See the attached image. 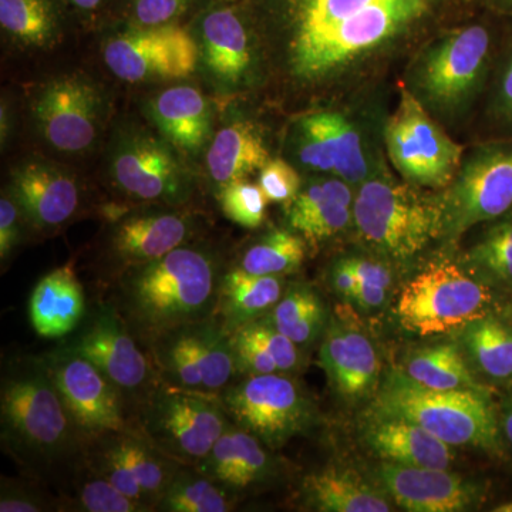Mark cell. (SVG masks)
Segmentation results:
<instances>
[{
    "label": "cell",
    "instance_id": "obj_1",
    "mask_svg": "<svg viewBox=\"0 0 512 512\" xmlns=\"http://www.w3.org/2000/svg\"><path fill=\"white\" fill-rule=\"evenodd\" d=\"M450 0H272L259 55L286 89L325 96L440 23Z\"/></svg>",
    "mask_w": 512,
    "mask_h": 512
},
{
    "label": "cell",
    "instance_id": "obj_2",
    "mask_svg": "<svg viewBox=\"0 0 512 512\" xmlns=\"http://www.w3.org/2000/svg\"><path fill=\"white\" fill-rule=\"evenodd\" d=\"M222 276L211 251L183 245L156 261L128 266L116 309L148 348L164 333L214 315Z\"/></svg>",
    "mask_w": 512,
    "mask_h": 512
},
{
    "label": "cell",
    "instance_id": "obj_3",
    "mask_svg": "<svg viewBox=\"0 0 512 512\" xmlns=\"http://www.w3.org/2000/svg\"><path fill=\"white\" fill-rule=\"evenodd\" d=\"M0 424L5 451L36 474L76 457L84 443L45 357L15 360L3 373Z\"/></svg>",
    "mask_w": 512,
    "mask_h": 512
},
{
    "label": "cell",
    "instance_id": "obj_4",
    "mask_svg": "<svg viewBox=\"0 0 512 512\" xmlns=\"http://www.w3.org/2000/svg\"><path fill=\"white\" fill-rule=\"evenodd\" d=\"M504 28L484 19L434 37L417 52L404 87L437 120L463 116L487 90Z\"/></svg>",
    "mask_w": 512,
    "mask_h": 512
},
{
    "label": "cell",
    "instance_id": "obj_5",
    "mask_svg": "<svg viewBox=\"0 0 512 512\" xmlns=\"http://www.w3.org/2000/svg\"><path fill=\"white\" fill-rule=\"evenodd\" d=\"M367 414L409 420L453 447L504 453L503 433L488 390H436L402 370L387 373Z\"/></svg>",
    "mask_w": 512,
    "mask_h": 512
},
{
    "label": "cell",
    "instance_id": "obj_6",
    "mask_svg": "<svg viewBox=\"0 0 512 512\" xmlns=\"http://www.w3.org/2000/svg\"><path fill=\"white\" fill-rule=\"evenodd\" d=\"M353 224L367 247L400 264L443 238L444 229L439 197L387 177H370L360 184L353 202Z\"/></svg>",
    "mask_w": 512,
    "mask_h": 512
},
{
    "label": "cell",
    "instance_id": "obj_7",
    "mask_svg": "<svg viewBox=\"0 0 512 512\" xmlns=\"http://www.w3.org/2000/svg\"><path fill=\"white\" fill-rule=\"evenodd\" d=\"M494 289L451 261L431 262L400 292L397 318L414 335L460 332L493 313Z\"/></svg>",
    "mask_w": 512,
    "mask_h": 512
},
{
    "label": "cell",
    "instance_id": "obj_8",
    "mask_svg": "<svg viewBox=\"0 0 512 512\" xmlns=\"http://www.w3.org/2000/svg\"><path fill=\"white\" fill-rule=\"evenodd\" d=\"M232 421L218 394L158 382L140 403V434L184 466L197 467Z\"/></svg>",
    "mask_w": 512,
    "mask_h": 512
},
{
    "label": "cell",
    "instance_id": "obj_9",
    "mask_svg": "<svg viewBox=\"0 0 512 512\" xmlns=\"http://www.w3.org/2000/svg\"><path fill=\"white\" fill-rule=\"evenodd\" d=\"M218 396L232 423L272 451L308 433L316 421L315 403L309 394L282 373L244 377Z\"/></svg>",
    "mask_w": 512,
    "mask_h": 512
},
{
    "label": "cell",
    "instance_id": "obj_10",
    "mask_svg": "<svg viewBox=\"0 0 512 512\" xmlns=\"http://www.w3.org/2000/svg\"><path fill=\"white\" fill-rule=\"evenodd\" d=\"M439 198L447 241L510 212L512 140H491L467 153Z\"/></svg>",
    "mask_w": 512,
    "mask_h": 512
},
{
    "label": "cell",
    "instance_id": "obj_11",
    "mask_svg": "<svg viewBox=\"0 0 512 512\" xmlns=\"http://www.w3.org/2000/svg\"><path fill=\"white\" fill-rule=\"evenodd\" d=\"M384 143L397 173L414 187L444 190L463 163L464 147L404 86L384 128Z\"/></svg>",
    "mask_w": 512,
    "mask_h": 512
},
{
    "label": "cell",
    "instance_id": "obj_12",
    "mask_svg": "<svg viewBox=\"0 0 512 512\" xmlns=\"http://www.w3.org/2000/svg\"><path fill=\"white\" fill-rule=\"evenodd\" d=\"M103 59L111 73L127 83L180 80L197 70L200 47L187 29L171 23L111 37Z\"/></svg>",
    "mask_w": 512,
    "mask_h": 512
},
{
    "label": "cell",
    "instance_id": "obj_13",
    "mask_svg": "<svg viewBox=\"0 0 512 512\" xmlns=\"http://www.w3.org/2000/svg\"><path fill=\"white\" fill-rule=\"evenodd\" d=\"M45 359L84 443L128 430L123 394L93 363L67 346Z\"/></svg>",
    "mask_w": 512,
    "mask_h": 512
},
{
    "label": "cell",
    "instance_id": "obj_14",
    "mask_svg": "<svg viewBox=\"0 0 512 512\" xmlns=\"http://www.w3.org/2000/svg\"><path fill=\"white\" fill-rule=\"evenodd\" d=\"M67 348L93 363L120 390L124 400L141 403L160 382L157 370H153L114 306L101 308Z\"/></svg>",
    "mask_w": 512,
    "mask_h": 512
},
{
    "label": "cell",
    "instance_id": "obj_15",
    "mask_svg": "<svg viewBox=\"0 0 512 512\" xmlns=\"http://www.w3.org/2000/svg\"><path fill=\"white\" fill-rule=\"evenodd\" d=\"M111 175L136 201L180 205L190 198L191 178L184 165L167 144L148 134L121 138L111 157Z\"/></svg>",
    "mask_w": 512,
    "mask_h": 512
},
{
    "label": "cell",
    "instance_id": "obj_16",
    "mask_svg": "<svg viewBox=\"0 0 512 512\" xmlns=\"http://www.w3.org/2000/svg\"><path fill=\"white\" fill-rule=\"evenodd\" d=\"M299 164L316 173H329L346 183L363 184L372 177L362 134L356 124L336 110L305 114L292 131Z\"/></svg>",
    "mask_w": 512,
    "mask_h": 512
},
{
    "label": "cell",
    "instance_id": "obj_17",
    "mask_svg": "<svg viewBox=\"0 0 512 512\" xmlns=\"http://www.w3.org/2000/svg\"><path fill=\"white\" fill-rule=\"evenodd\" d=\"M101 97L89 80L63 76L37 97L35 117L43 138L62 153L87 150L99 134Z\"/></svg>",
    "mask_w": 512,
    "mask_h": 512
},
{
    "label": "cell",
    "instance_id": "obj_18",
    "mask_svg": "<svg viewBox=\"0 0 512 512\" xmlns=\"http://www.w3.org/2000/svg\"><path fill=\"white\" fill-rule=\"evenodd\" d=\"M375 477L384 493L410 512H463L481 504L485 487L477 481L450 473L447 468L382 463Z\"/></svg>",
    "mask_w": 512,
    "mask_h": 512
},
{
    "label": "cell",
    "instance_id": "obj_19",
    "mask_svg": "<svg viewBox=\"0 0 512 512\" xmlns=\"http://www.w3.org/2000/svg\"><path fill=\"white\" fill-rule=\"evenodd\" d=\"M200 63L208 79L225 93L237 92L254 83L261 72L258 45L235 10H211L201 20Z\"/></svg>",
    "mask_w": 512,
    "mask_h": 512
},
{
    "label": "cell",
    "instance_id": "obj_20",
    "mask_svg": "<svg viewBox=\"0 0 512 512\" xmlns=\"http://www.w3.org/2000/svg\"><path fill=\"white\" fill-rule=\"evenodd\" d=\"M319 363L330 386L346 402L375 396L380 386V360L375 345L362 330L330 320L323 333Z\"/></svg>",
    "mask_w": 512,
    "mask_h": 512
},
{
    "label": "cell",
    "instance_id": "obj_21",
    "mask_svg": "<svg viewBox=\"0 0 512 512\" xmlns=\"http://www.w3.org/2000/svg\"><path fill=\"white\" fill-rule=\"evenodd\" d=\"M195 468L232 495L264 487L279 476L278 460L272 450L234 423Z\"/></svg>",
    "mask_w": 512,
    "mask_h": 512
},
{
    "label": "cell",
    "instance_id": "obj_22",
    "mask_svg": "<svg viewBox=\"0 0 512 512\" xmlns=\"http://www.w3.org/2000/svg\"><path fill=\"white\" fill-rule=\"evenodd\" d=\"M12 195L23 217L39 229L62 227L79 210V184L56 165H20L12 177Z\"/></svg>",
    "mask_w": 512,
    "mask_h": 512
},
{
    "label": "cell",
    "instance_id": "obj_23",
    "mask_svg": "<svg viewBox=\"0 0 512 512\" xmlns=\"http://www.w3.org/2000/svg\"><path fill=\"white\" fill-rule=\"evenodd\" d=\"M362 437L369 450L386 463L448 468L456 460L453 446L419 424L397 417L366 414Z\"/></svg>",
    "mask_w": 512,
    "mask_h": 512
},
{
    "label": "cell",
    "instance_id": "obj_24",
    "mask_svg": "<svg viewBox=\"0 0 512 512\" xmlns=\"http://www.w3.org/2000/svg\"><path fill=\"white\" fill-rule=\"evenodd\" d=\"M194 222L180 212L148 211L116 222L110 247L117 261L128 266L147 264L183 247Z\"/></svg>",
    "mask_w": 512,
    "mask_h": 512
},
{
    "label": "cell",
    "instance_id": "obj_25",
    "mask_svg": "<svg viewBox=\"0 0 512 512\" xmlns=\"http://www.w3.org/2000/svg\"><path fill=\"white\" fill-rule=\"evenodd\" d=\"M355 197L350 184L339 177L302 185L295 200L285 208L289 228L312 247L322 244L353 222Z\"/></svg>",
    "mask_w": 512,
    "mask_h": 512
},
{
    "label": "cell",
    "instance_id": "obj_26",
    "mask_svg": "<svg viewBox=\"0 0 512 512\" xmlns=\"http://www.w3.org/2000/svg\"><path fill=\"white\" fill-rule=\"evenodd\" d=\"M148 114L167 143L187 154H197L211 136V107L200 90L174 86L148 104Z\"/></svg>",
    "mask_w": 512,
    "mask_h": 512
},
{
    "label": "cell",
    "instance_id": "obj_27",
    "mask_svg": "<svg viewBox=\"0 0 512 512\" xmlns=\"http://www.w3.org/2000/svg\"><path fill=\"white\" fill-rule=\"evenodd\" d=\"M86 311L83 286L72 265L40 279L30 296L29 316L40 338L59 339L79 326Z\"/></svg>",
    "mask_w": 512,
    "mask_h": 512
},
{
    "label": "cell",
    "instance_id": "obj_28",
    "mask_svg": "<svg viewBox=\"0 0 512 512\" xmlns=\"http://www.w3.org/2000/svg\"><path fill=\"white\" fill-rule=\"evenodd\" d=\"M303 498L319 512H389L392 503L383 488L367 483L345 468L328 467L303 480Z\"/></svg>",
    "mask_w": 512,
    "mask_h": 512
},
{
    "label": "cell",
    "instance_id": "obj_29",
    "mask_svg": "<svg viewBox=\"0 0 512 512\" xmlns=\"http://www.w3.org/2000/svg\"><path fill=\"white\" fill-rule=\"evenodd\" d=\"M286 289L282 276H258L232 268L221 279L214 315L229 333L264 318L281 301Z\"/></svg>",
    "mask_w": 512,
    "mask_h": 512
},
{
    "label": "cell",
    "instance_id": "obj_30",
    "mask_svg": "<svg viewBox=\"0 0 512 512\" xmlns=\"http://www.w3.org/2000/svg\"><path fill=\"white\" fill-rule=\"evenodd\" d=\"M269 160L265 138L251 121H232L222 127L207 151L208 174L218 190L234 181L245 180Z\"/></svg>",
    "mask_w": 512,
    "mask_h": 512
},
{
    "label": "cell",
    "instance_id": "obj_31",
    "mask_svg": "<svg viewBox=\"0 0 512 512\" xmlns=\"http://www.w3.org/2000/svg\"><path fill=\"white\" fill-rule=\"evenodd\" d=\"M460 333L471 367L495 382L512 380V319L490 313L468 323Z\"/></svg>",
    "mask_w": 512,
    "mask_h": 512
},
{
    "label": "cell",
    "instance_id": "obj_32",
    "mask_svg": "<svg viewBox=\"0 0 512 512\" xmlns=\"http://www.w3.org/2000/svg\"><path fill=\"white\" fill-rule=\"evenodd\" d=\"M402 372L421 386L436 390H487L456 343L444 342L413 350Z\"/></svg>",
    "mask_w": 512,
    "mask_h": 512
},
{
    "label": "cell",
    "instance_id": "obj_33",
    "mask_svg": "<svg viewBox=\"0 0 512 512\" xmlns=\"http://www.w3.org/2000/svg\"><path fill=\"white\" fill-rule=\"evenodd\" d=\"M301 348H309L328 328V312L318 292L309 285L288 286L281 301L262 318Z\"/></svg>",
    "mask_w": 512,
    "mask_h": 512
},
{
    "label": "cell",
    "instance_id": "obj_34",
    "mask_svg": "<svg viewBox=\"0 0 512 512\" xmlns=\"http://www.w3.org/2000/svg\"><path fill=\"white\" fill-rule=\"evenodd\" d=\"M488 224L468 249L466 268L494 291L512 293V210Z\"/></svg>",
    "mask_w": 512,
    "mask_h": 512
},
{
    "label": "cell",
    "instance_id": "obj_35",
    "mask_svg": "<svg viewBox=\"0 0 512 512\" xmlns=\"http://www.w3.org/2000/svg\"><path fill=\"white\" fill-rule=\"evenodd\" d=\"M110 436L128 470L146 494L148 503L156 510L158 501L181 464L157 450L140 433L126 430Z\"/></svg>",
    "mask_w": 512,
    "mask_h": 512
},
{
    "label": "cell",
    "instance_id": "obj_36",
    "mask_svg": "<svg viewBox=\"0 0 512 512\" xmlns=\"http://www.w3.org/2000/svg\"><path fill=\"white\" fill-rule=\"evenodd\" d=\"M232 497L197 468L181 464L158 501L156 511L227 512L235 508Z\"/></svg>",
    "mask_w": 512,
    "mask_h": 512
},
{
    "label": "cell",
    "instance_id": "obj_37",
    "mask_svg": "<svg viewBox=\"0 0 512 512\" xmlns=\"http://www.w3.org/2000/svg\"><path fill=\"white\" fill-rule=\"evenodd\" d=\"M306 256V241L292 229H275L249 245L238 268L258 276L295 274Z\"/></svg>",
    "mask_w": 512,
    "mask_h": 512
},
{
    "label": "cell",
    "instance_id": "obj_38",
    "mask_svg": "<svg viewBox=\"0 0 512 512\" xmlns=\"http://www.w3.org/2000/svg\"><path fill=\"white\" fill-rule=\"evenodd\" d=\"M0 25L26 47H49L57 36L56 12L50 0H0Z\"/></svg>",
    "mask_w": 512,
    "mask_h": 512
},
{
    "label": "cell",
    "instance_id": "obj_39",
    "mask_svg": "<svg viewBox=\"0 0 512 512\" xmlns=\"http://www.w3.org/2000/svg\"><path fill=\"white\" fill-rule=\"evenodd\" d=\"M485 94L488 126L497 140H512V20H505L503 40Z\"/></svg>",
    "mask_w": 512,
    "mask_h": 512
},
{
    "label": "cell",
    "instance_id": "obj_40",
    "mask_svg": "<svg viewBox=\"0 0 512 512\" xmlns=\"http://www.w3.org/2000/svg\"><path fill=\"white\" fill-rule=\"evenodd\" d=\"M218 201L225 217L239 227L255 229L264 224L268 200L259 185L234 181L218 191Z\"/></svg>",
    "mask_w": 512,
    "mask_h": 512
},
{
    "label": "cell",
    "instance_id": "obj_41",
    "mask_svg": "<svg viewBox=\"0 0 512 512\" xmlns=\"http://www.w3.org/2000/svg\"><path fill=\"white\" fill-rule=\"evenodd\" d=\"M74 511L86 512H146V505L137 503L133 498L121 493L106 478L93 473L77 488L74 495Z\"/></svg>",
    "mask_w": 512,
    "mask_h": 512
},
{
    "label": "cell",
    "instance_id": "obj_42",
    "mask_svg": "<svg viewBox=\"0 0 512 512\" xmlns=\"http://www.w3.org/2000/svg\"><path fill=\"white\" fill-rule=\"evenodd\" d=\"M97 444L96 451L92 457V471L97 476L106 478L114 487L119 488L121 493L133 498L137 503L146 505L148 510L153 511L148 503L146 494L141 490L140 484L128 470L126 463L121 458L119 450L114 446L111 436H104L93 441Z\"/></svg>",
    "mask_w": 512,
    "mask_h": 512
},
{
    "label": "cell",
    "instance_id": "obj_43",
    "mask_svg": "<svg viewBox=\"0 0 512 512\" xmlns=\"http://www.w3.org/2000/svg\"><path fill=\"white\" fill-rule=\"evenodd\" d=\"M258 185L268 202L288 207L302 190V178L284 158H271L259 170Z\"/></svg>",
    "mask_w": 512,
    "mask_h": 512
},
{
    "label": "cell",
    "instance_id": "obj_44",
    "mask_svg": "<svg viewBox=\"0 0 512 512\" xmlns=\"http://www.w3.org/2000/svg\"><path fill=\"white\" fill-rule=\"evenodd\" d=\"M238 375L256 376L279 373L274 360L266 352L264 343L255 335L251 326L245 325L232 333Z\"/></svg>",
    "mask_w": 512,
    "mask_h": 512
},
{
    "label": "cell",
    "instance_id": "obj_45",
    "mask_svg": "<svg viewBox=\"0 0 512 512\" xmlns=\"http://www.w3.org/2000/svg\"><path fill=\"white\" fill-rule=\"evenodd\" d=\"M248 325L264 343L266 352L274 360L279 373L291 376L296 370L301 369L303 360L301 346L296 345L288 336L279 332L262 318L248 323Z\"/></svg>",
    "mask_w": 512,
    "mask_h": 512
},
{
    "label": "cell",
    "instance_id": "obj_46",
    "mask_svg": "<svg viewBox=\"0 0 512 512\" xmlns=\"http://www.w3.org/2000/svg\"><path fill=\"white\" fill-rule=\"evenodd\" d=\"M56 510L45 495L28 484L3 478L0 491V512H43Z\"/></svg>",
    "mask_w": 512,
    "mask_h": 512
},
{
    "label": "cell",
    "instance_id": "obj_47",
    "mask_svg": "<svg viewBox=\"0 0 512 512\" xmlns=\"http://www.w3.org/2000/svg\"><path fill=\"white\" fill-rule=\"evenodd\" d=\"M190 0H134L133 18L137 28L171 25L187 9Z\"/></svg>",
    "mask_w": 512,
    "mask_h": 512
},
{
    "label": "cell",
    "instance_id": "obj_48",
    "mask_svg": "<svg viewBox=\"0 0 512 512\" xmlns=\"http://www.w3.org/2000/svg\"><path fill=\"white\" fill-rule=\"evenodd\" d=\"M18 201L12 192L3 194L0 198V258L5 261L19 244L22 234V217Z\"/></svg>",
    "mask_w": 512,
    "mask_h": 512
},
{
    "label": "cell",
    "instance_id": "obj_49",
    "mask_svg": "<svg viewBox=\"0 0 512 512\" xmlns=\"http://www.w3.org/2000/svg\"><path fill=\"white\" fill-rule=\"evenodd\" d=\"M349 264L355 271L359 284L392 288V272H390L389 266L382 262L366 258H349Z\"/></svg>",
    "mask_w": 512,
    "mask_h": 512
},
{
    "label": "cell",
    "instance_id": "obj_50",
    "mask_svg": "<svg viewBox=\"0 0 512 512\" xmlns=\"http://www.w3.org/2000/svg\"><path fill=\"white\" fill-rule=\"evenodd\" d=\"M330 284L338 295L353 301L359 282H357L355 271L349 264V259H340L333 265L332 271H330Z\"/></svg>",
    "mask_w": 512,
    "mask_h": 512
},
{
    "label": "cell",
    "instance_id": "obj_51",
    "mask_svg": "<svg viewBox=\"0 0 512 512\" xmlns=\"http://www.w3.org/2000/svg\"><path fill=\"white\" fill-rule=\"evenodd\" d=\"M389 293L390 289L382 288V286L359 284L353 301L365 311H376L386 305Z\"/></svg>",
    "mask_w": 512,
    "mask_h": 512
},
{
    "label": "cell",
    "instance_id": "obj_52",
    "mask_svg": "<svg viewBox=\"0 0 512 512\" xmlns=\"http://www.w3.org/2000/svg\"><path fill=\"white\" fill-rule=\"evenodd\" d=\"M491 15L504 20H512V0H480Z\"/></svg>",
    "mask_w": 512,
    "mask_h": 512
},
{
    "label": "cell",
    "instance_id": "obj_53",
    "mask_svg": "<svg viewBox=\"0 0 512 512\" xmlns=\"http://www.w3.org/2000/svg\"><path fill=\"white\" fill-rule=\"evenodd\" d=\"M501 427H503L505 437H507L512 446V399L507 403V406H505Z\"/></svg>",
    "mask_w": 512,
    "mask_h": 512
},
{
    "label": "cell",
    "instance_id": "obj_54",
    "mask_svg": "<svg viewBox=\"0 0 512 512\" xmlns=\"http://www.w3.org/2000/svg\"><path fill=\"white\" fill-rule=\"evenodd\" d=\"M70 3L80 10H93L99 8L101 0H70Z\"/></svg>",
    "mask_w": 512,
    "mask_h": 512
},
{
    "label": "cell",
    "instance_id": "obj_55",
    "mask_svg": "<svg viewBox=\"0 0 512 512\" xmlns=\"http://www.w3.org/2000/svg\"><path fill=\"white\" fill-rule=\"evenodd\" d=\"M495 512H512V501H508V503L500 504L498 507H495Z\"/></svg>",
    "mask_w": 512,
    "mask_h": 512
}]
</instances>
